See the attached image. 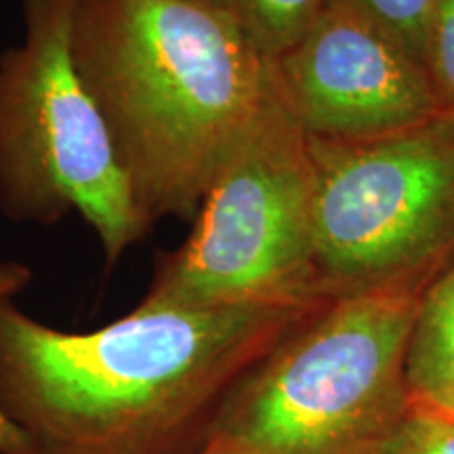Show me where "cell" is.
<instances>
[{
    "instance_id": "6da1fadb",
    "label": "cell",
    "mask_w": 454,
    "mask_h": 454,
    "mask_svg": "<svg viewBox=\"0 0 454 454\" xmlns=\"http://www.w3.org/2000/svg\"><path fill=\"white\" fill-rule=\"evenodd\" d=\"M322 305L139 303L67 333L3 299L0 414L34 454H196L244 374Z\"/></svg>"
},
{
    "instance_id": "7a4b0ae2",
    "label": "cell",
    "mask_w": 454,
    "mask_h": 454,
    "mask_svg": "<svg viewBox=\"0 0 454 454\" xmlns=\"http://www.w3.org/2000/svg\"><path fill=\"white\" fill-rule=\"evenodd\" d=\"M72 59L150 230L194 219L280 99L274 64L213 0H76Z\"/></svg>"
},
{
    "instance_id": "3957f363",
    "label": "cell",
    "mask_w": 454,
    "mask_h": 454,
    "mask_svg": "<svg viewBox=\"0 0 454 454\" xmlns=\"http://www.w3.org/2000/svg\"><path fill=\"white\" fill-rule=\"evenodd\" d=\"M427 288L328 301L244 374L211 440L248 454H356L411 400L408 345Z\"/></svg>"
},
{
    "instance_id": "277c9868",
    "label": "cell",
    "mask_w": 454,
    "mask_h": 454,
    "mask_svg": "<svg viewBox=\"0 0 454 454\" xmlns=\"http://www.w3.org/2000/svg\"><path fill=\"white\" fill-rule=\"evenodd\" d=\"M326 301L314 248L309 137L278 99L219 170L187 240L156 263L141 305Z\"/></svg>"
},
{
    "instance_id": "5b68a950",
    "label": "cell",
    "mask_w": 454,
    "mask_h": 454,
    "mask_svg": "<svg viewBox=\"0 0 454 454\" xmlns=\"http://www.w3.org/2000/svg\"><path fill=\"white\" fill-rule=\"evenodd\" d=\"M76 0H24V36L0 55V207L15 221L78 213L114 265L150 227L72 59Z\"/></svg>"
},
{
    "instance_id": "8992f818",
    "label": "cell",
    "mask_w": 454,
    "mask_h": 454,
    "mask_svg": "<svg viewBox=\"0 0 454 454\" xmlns=\"http://www.w3.org/2000/svg\"><path fill=\"white\" fill-rule=\"evenodd\" d=\"M309 147L326 297L438 280L454 253V114L374 139L309 137Z\"/></svg>"
},
{
    "instance_id": "52a82bcc",
    "label": "cell",
    "mask_w": 454,
    "mask_h": 454,
    "mask_svg": "<svg viewBox=\"0 0 454 454\" xmlns=\"http://www.w3.org/2000/svg\"><path fill=\"white\" fill-rule=\"evenodd\" d=\"M274 76L311 139H374L444 114L427 67L345 0L322 7Z\"/></svg>"
},
{
    "instance_id": "ba28073f",
    "label": "cell",
    "mask_w": 454,
    "mask_h": 454,
    "mask_svg": "<svg viewBox=\"0 0 454 454\" xmlns=\"http://www.w3.org/2000/svg\"><path fill=\"white\" fill-rule=\"evenodd\" d=\"M406 381L414 397L454 417V317L419 311L408 345Z\"/></svg>"
},
{
    "instance_id": "9c48e42d",
    "label": "cell",
    "mask_w": 454,
    "mask_h": 454,
    "mask_svg": "<svg viewBox=\"0 0 454 454\" xmlns=\"http://www.w3.org/2000/svg\"><path fill=\"white\" fill-rule=\"evenodd\" d=\"M274 64L293 49L322 11V0H213Z\"/></svg>"
},
{
    "instance_id": "30bf717a",
    "label": "cell",
    "mask_w": 454,
    "mask_h": 454,
    "mask_svg": "<svg viewBox=\"0 0 454 454\" xmlns=\"http://www.w3.org/2000/svg\"><path fill=\"white\" fill-rule=\"evenodd\" d=\"M356 454H454V417L411 394L394 421Z\"/></svg>"
},
{
    "instance_id": "8fae6325",
    "label": "cell",
    "mask_w": 454,
    "mask_h": 454,
    "mask_svg": "<svg viewBox=\"0 0 454 454\" xmlns=\"http://www.w3.org/2000/svg\"><path fill=\"white\" fill-rule=\"evenodd\" d=\"M425 66V47L435 0H345ZM427 67V66H425Z\"/></svg>"
},
{
    "instance_id": "7c38bea8",
    "label": "cell",
    "mask_w": 454,
    "mask_h": 454,
    "mask_svg": "<svg viewBox=\"0 0 454 454\" xmlns=\"http://www.w3.org/2000/svg\"><path fill=\"white\" fill-rule=\"evenodd\" d=\"M425 66L444 112L454 114V0H435L427 30Z\"/></svg>"
},
{
    "instance_id": "4fadbf2b",
    "label": "cell",
    "mask_w": 454,
    "mask_h": 454,
    "mask_svg": "<svg viewBox=\"0 0 454 454\" xmlns=\"http://www.w3.org/2000/svg\"><path fill=\"white\" fill-rule=\"evenodd\" d=\"M32 280V271L20 261L0 263V301L15 299ZM0 454H34L24 435L0 414Z\"/></svg>"
},
{
    "instance_id": "5bb4252c",
    "label": "cell",
    "mask_w": 454,
    "mask_h": 454,
    "mask_svg": "<svg viewBox=\"0 0 454 454\" xmlns=\"http://www.w3.org/2000/svg\"><path fill=\"white\" fill-rule=\"evenodd\" d=\"M419 311L427 316L454 317V263L427 288Z\"/></svg>"
},
{
    "instance_id": "9a60e30c",
    "label": "cell",
    "mask_w": 454,
    "mask_h": 454,
    "mask_svg": "<svg viewBox=\"0 0 454 454\" xmlns=\"http://www.w3.org/2000/svg\"><path fill=\"white\" fill-rule=\"evenodd\" d=\"M196 454H248V452H244L242 448L230 444V442L213 438V440H208V444Z\"/></svg>"
}]
</instances>
